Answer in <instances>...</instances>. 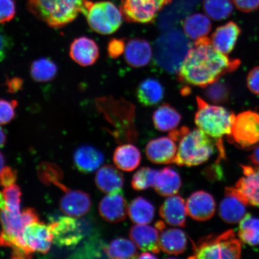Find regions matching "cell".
Masks as SVG:
<instances>
[{"instance_id":"6da1fadb","label":"cell","mask_w":259,"mask_h":259,"mask_svg":"<svg viewBox=\"0 0 259 259\" xmlns=\"http://www.w3.org/2000/svg\"><path fill=\"white\" fill-rule=\"evenodd\" d=\"M240 63L220 53L210 38L203 37L191 48L178 72V79L190 85L207 87L224 74L234 72Z\"/></svg>"},{"instance_id":"7a4b0ae2","label":"cell","mask_w":259,"mask_h":259,"mask_svg":"<svg viewBox=\"0 0 259 259\" xmlns=\"http://www.w3.org/2000/svg\"><path fill=\"white\" fill-rule=\"evenodd\" d=\"M89 0H28L35 18L53 28L64 27L83 14Z\"/></svg>"},{"instance_id":"3957f363","label":"cell","mask_w":259,"mask_h":259,"mask_svg":"<svg viewBox=\"0 0 259 259\" xmlns=\"http://www.w3.org/2000/svg\"><path fill=\"white\" fill-rule=\"evenodd\" d=\"M192 47L183 32L178 30L167 31L155 42V61L166 72L176 73Z\"/></svg>"},{"instance_id":"277c9868","label":"cell","mask_w":259,"mask_h":259,"mask_svg":"<svg viewBox=\"0 0 259 259\" xmlns=\"http://www.w3.org/2000/svg\"><path fill=\"white\" fill-rule=\"evenodd\" d=\"M197 111L194 121L197 127L216 141L219 150H223L222 139L231 134L236 115L222 106L212 105L197 97Z\"/></svg>"},{"instance_id":"5b68a950","label":"cell","mask_w":259,"mask_h":259,"mask_svg":"<svg viewBox=\"0 0 259 259\" xmlns=\"http://www.w3.org/2000/svg\"><path fill=\"white\" fill-rule=\"evenodd\" d=\"M211 138L199 128H188L180 139L173 163L180 166H194L208 161L214 152Z\"/></svg>"},{"instance_id":"8992f818","label":"cell","mask_w":259,"mask_h":259,"mask_svg":"<svg viewBox=\"0 0 259 259\" xmlns=\"http://www.w3.org/2000/svg\"><path fill=\"white\" fill-rule=\"evenodd\" d=\"M193 258H232L241 257V241L233 230L217 235H210L193 243Z\"/></svg>"},{"instance_id":"52a82bcc","label":"cell","mask_w":259,"mask_h":259,"mask_svg":"<svg viewBox=\"0 0 259 259\" xmlns=\"http://www.w3.org/2000/svg\"><path fill=\"white\" fill-rule=\"evenodd\" d=\"M83 14L94 31L100 34L109 35L117 31L121 27L123 15L113 3L89 1Z\"/></svg>"},{"instance_id":"ba28073f","label":"cell","mask_w":259,"mask_h":259,"mask_svg":"<svg viewBox=\"0 0 259 259\" xmlns=\"http://www.w3.org/2000/svg\"><path fill=\"white\" fill-rule=\"evenodd\" d=\"M230 142L241 148H248L259 142V114L250 111L243 112L235 116Z\"/></svg>"},{"instance_id":"9c48e42d","label":"cell","mask_w":259,"mask_h":259,"mask_svg":"<svg viewBox=\"0 0 259 259\" xmlns=\"http://www.w3.org/2000/svg\"><path fill=\"white\" fill-rule=\"evenodd\" d=\"M172 0H121L123 18L128 22L149 24L154 21L158 13Z\"/></svg>"},{"instance_id":"30bf717a","label":"cell","mask_w":259,"mask_h":259,"mask_svg":"<svg viewBox=\"0 0 259 259\" xmlns=\"http://www.w3.org/2000/svg\"><path fill=\"white\" fill-rule=\"evenodd\" d=\"M50 225L53 242L59 247H73L83 238V231L75 218L62 217Z\"/></svg>"},{"instance_id":"8fae6325","label":"cell","mask_w":259,"mask_h":259,"mask_svg":"<svg viewBox=\"0 0 259 259\" xmlns=\"http://www.w3.org/2000/svg\"><path fill=\"white\" fill-rule=\"evenodd\" d=\"M22 236L25 244L33 252L47 253L50 251L53 242L51 225H47L40 222L26 226Z\"/></svg>"},{"instance_id":"7c38bea8","label":"cell","mask_w":259,"mask_h":259,"mask_svg":"<svg viewBox=\"0 0 259 259\" xmlns=\"http://www.w3.org/2000/svg\"><path fill=\"white\" fill-rule=\"evenodd\" d=\"M244 177L234 187L235 192L247 205L259 207V169L242 166Z\"/></svg>"},{"instance_id":"4fadbf2b","label":"cell","mask_w":259,"mask_h":259,"mask_svg":"<svg viewBox=\"0 0 259 259\" xmlns=\"http://www.w3.org/2000/svg\"><path fill=\"white\" fill-rule=\"evenodd\" d=\"M186 203L187 214L196 221H206L214 215L215 201L208 192L197 191L191 194Z\"/></svg>"},{"instance_id":"5bb4252c","label":"cell","mask_w":259,"mask_h":259,"mask_svg":"<svg viewBox=\"0 0 259 259\" xmlns=\"http://www.w3.org/2000/svg\"><path fill=\"white\" fill-rule=\"evenodd\" d=\"M39 222L38 213L33 208H27L20 213L0 210V223L2 231L10 235L22 236L26 226Z\"/></svg>"},{"instance_id":"9a60e30c","label":"cell","mask_w":259,"mask_h":259,"mask_svg":"<svg viewBox=\"0 0 259 259\" xmlns=\"http://www.w3.org/2000/svg\"><path fill=\"white\" fill-rule=\"evenodd\" d=\"M60 201V208L65 215L80 218L90 211L92 200L88 194L80 190L65 191Z\"/></svg>"},{"instance_id":"2e32d148","label":"cell","mask_w":259,"mask_h":259,"mask_svg":"<svg viewBox=\"0 0 259 259\" xmlns=\"http://www.w3.org/2000/svg\"><path fill=\"white\" fill-rule=\"evenodd\" d=\"M69 56L80 66H92L99 57V49L95 40L88 37L75 38L71 44Z\"/></svg>"},{"instance_id":"e0dca14e","label":"cell","mask_w":259,"mask_h":259,"mask_svg":"<svg viewBox=\"0 0 259 259\" xmlns=\"http://www.w3.org/2000/svg\"><path fill=\"white\" fill-rule=\"evenodd\" d=\"M176 142L170 137H161L148 142L145 153L148 160L158 164L173 163L177 153Z\"/></svg>"},{"instance_id":"ac0fdd59","label":"cell","mask_w":259,"mask_h":259,"mask_svg":"<svg viewBox=\"0 0 259 259\" xmlns=\"http://www.w3.org/2000/svg\"><path fill=\"white\" fill-rule=\"evenodd\" d=\"M127 203L120 193L108 194L100 202L99 211L106 221L116 223L124 221L128 213Z\"/></svg>"},{"instance_id":"d6986e66","label":"cell","mask_w":259,"mask_h":259,"mask_svg":"<svg viewBox=\"0 0 259 259\" xmlns=\"http://www.w3.org/2000/svg\"><path fill=\"white\" fill-rule=\"evenodd\" d=\"M247 206L235 193L233 187H226L225 196L219 206L220 218L230 224L237 223L245 216Z\"/></svg>"},{"instance_id":"ffe728a7","label":"cell","mask_w":259,"mask_h":259,"mask_svg":"<svg viewBox=\"0 0 259 259\" xmlns=\"http://www.w3.org/2000/svg\"><path fill=\"white\" fill-rule=\"evenodd\" d=\"M129 235L141 251L155 254L160 252V235L156 228L147 225H137L132 227Z\"/></svg>"},{"instance_id":"44dd1931","label":"cell","mask_w":259,"mask_h":259,"mask_svg":"<svg viewBox=\"0 0 259 259\" xmlns=\"http://www.w3.org/2000/svg\"><path fill=\"white\" fill-rule=\"evenodd\" d=\"M160 215L167 224L176 227L186 226L187 215L186 203L182 197H168L160 206Z\"/></svg>"},{"instance_id":"7402d4cb","label":"cell","mask_w":259,"mask_h":259,"mask_svg":"<svg viewBox=\"0 0 259 259\" xmlns=\"http://www.w3.org/2000/svg\"><path fill=\"white\" fill-rule=\"evenodd\" d=\"M95 183L97 188L103 193L108 194L118 193L121 192L124 179L117 168L112 165L106 164L97 170Z\"/></svg>"},{"instance_id":"603a6c76","label":"cell","mask_w":259,"mask_h":259,"mask_svg":"<svg viewBox=\"0 0 259 259\" xmlns=\"http://www.w3.org/2000/svg\"><path fill=\"white\" fill-rule=\"evenodd\" d=\"M240 33L241 30L238 25L231 21L217 28L210 40L217 50L227 55L234 50Z\"/></svg>"},{"instance_id":"cb8c5ba5","label":"cell","mask_w":259,"mask_h":259,"mask_svg":"<svg viewBox=\"0 0 259 259\" xmlns=\"http://www.w3.org/2000/svg\"><path fill=\"white\" fill-rule=\"evenodd\" d=\"M152 48L147 40L141 38L130 40L125 45L124 57L126 62L133 67H142L150 62Z\"/></svg>"},{"instance_id":"d4e9b609","label":"cell","mask_w":259,"mask_h":259,"mask_svg":"<svg viewBox=\"0 0 259 259\" xmlns=\"http://www.w3.org/2000/svg\"><path fill=\"white\" fill-rule=\"evenodd\" d=\"M74 163L81 172L89 174L98 169L104 161L102 152L90 145H83L73 155Z\"/></svg>"},{"instance_id":"484cf974","label":"cell","mask_w":259,"mask_h":259,"mask_svg":"<svg viewBox=\"0 0 259 259\" xmlns=\"http://www.w3.org/2000/svg\"><path fill=\"white\" fill-rule=\"evenodd\" d=\"M182 186L179 174L171 167L157 171L155 178L154 189L159 195L169 197L176 195Z\"/></svg>"},{"instance_id":"4316f807","label":"cell","mask_w":259,"mask_h":259,"mask_svg":"<svg viewBox=\"0 0 259 259\" xmlns=\"http://www.w3.org/2000/svg\"><path fill=\"white\" fill-rule=\"evenodd\" d=\"M159 245L161 250L168 254H182L186 250L187 236L180 229L166 228L161 231Z\"/></svg>"},{"instance_id":"83f0119b","label":"cell","mask_w":259,"mask_h":259,"mask_svg":"<svg viewBox=\"0 0 259 259\" xmlns=\"http://www.w3.org/2000/svg\"><path fill=\"white\" fill-rule=\"evenodd\" d=\"M113 160L118 169L131 171L137 169L140 164L141 152L134 145L122 144L115 149Z\"/></svg>"},{"instance_id":"f1b7e54d","label":"cell","mask_w":259,"mask_h":259,"mask_svg":"<svg viewBox=\"0 0 259 259\" xmlns=\"http://www.w3.org/2000/svg\"><path fill=\"white\" fill-rule=\"evenodd\" d=\"M137 98L141 104L152 106L158 104L164 95L163 86L157 79L148 78L139 84L137 91Z\"/></svg>"},{"instance_id":"f546056e","label":"cell","mask_w":259,"mask_h":259,"mask_svg":"<svg viewBox=\"0 0 259 259\" xmlns=\"http://www.w3.org/2000/svg\"><path fill=\"white\" fill-rule=\"evenodd\" d=\"M184 33L190 39L197 40L206 37L212 24L208 16L201 14H194L188 16L183 22Z\"/></svg>"},{"instance_id":"4dcf8cb0","label":"cell","mask_w":259,"mask_h":259,"mask_svg":"<svg viewBox=\"0 0 259 259\" xmlns=\"http://www.w3.org/2000/svg\"><path fill=\"white\" fill-rule=\"evenodd\" d=\"M181 119L180 113L168 104L160 106L155 110L153 116L155 127L161 132L173 131L179 125Z\"/></svg>"},{"instance_id":"1f68e13d","label":"cell","mask_w":259,"mask_h":259,"mask_svg":"<svg viewBox=\"0 0 259 259\" xmlns=\"http://www.w3.org/2000/svg\"><path fill=\"white\" fill-rule=\"evenodd\" d=\"M128 214L135 224L147 225L154 218V206L149 200L139 196L130 204Z\"/></svg>"},{"instance_id":"d6a6232c","label":"cell","mask_w":259,"mask_h":259,"mask_svg":"<svg viewBox=\"0 0 259 259\" xmlns=\"http://www.w3.org/2000/svg\"><path fill=\"white\" fill-rule=\"evenodd\" d=\"M103 252L109 258L114 259L135 258L138 257L137 246L129 239L119 238L109 245H105Z\"/></svg>"},{"instance_id":"836d02e7","label":"cell","mask_w":259,"mask_h":259,"mask_svg":"<svg viewBox=\"0 0 259 259\" xmlns=\"http://www.w3.org/2000/svg\"><path fill=\"white\" fill-rule=\"evenodd\" d=\"M30 72L32 79L35 82H47L56 77L58 67L50 58H40L31 63Z\"/></svg>"},{"instance_id":"e575fe53","label":"cell","mask_w":259,"mask_h":259,"mask_svg":"<svg viewBox=\"0 0 259 259\" xmlns=\"http://www.w3.org/2000/svg\"><path fill=\"white\" fill-rule=\"evenodd\" d=\"M238 236L241 242L249 245H259V219L247 213L239 222Z\"/></svg>"},{"instance_id":"d590c367","label":"cell","mask_w":259,"mask_h":259,"mask_svg":"<svg viewBox=\"0 0 259 259\" xmlns=\"http://www.w3.org/2000/svg\"><path fill=\"white\" fill-rule=\"evenodd\" d=\"M203 9L210 18L222 21L231 16L234 8L232 0H204Z\"/></svg>"},{"instance_id":"8d00e7d4","label":"cell","mask_w":259,"mask_h":259,"mask_svg":"<svg viewBox=\"0 0 259 259\" xmlns=\"http://www.w3.org/2000/svg\"><path fill=\"white\" fill-rule=\"evenodd\" d=\"M157 171L158 170L151 169L148 167H141L133 177L132 187L137 191L145 190L149 188H153Z\"/></svg>"},{"instance_id":"74e56055","label":"cell","mask_w":259,"mask_h":259,"mask_svg":"<svg viewBox=\"0 0 259 259\" xmlns=\"http://www.w3.org/2000/svg\"><path fill=\"white\" fill-rule=\"evenodd\" d=\"M3 192L7 203V210L15 213H20L22 196L20 188L14 184V185L5 187Z\"/></svg>"},{"instance_id":"f35d334b","label":"cell","mask_w":259,"mask_h":259,"mask_svg":"<svg viewBox=\"0 0 259 259\" xmlns=\"http://www.w3.org/2000/svg\"><path fill=\"white\" fill-rule=\"evenodd\" d=\"M207 87L206 96L210 102L220 103L228 99V89L224 83L218 80Z\"/></svg>"},{"instance_id":"ab89813d","label":"cell","mask_w":259,"mask_h":259,"mask_svg":"<svg viewBox=\"0 0 259 259\" xmlns=\"http://www.w3.org/2000/svg\"><path fill=\"white\" fill-rule=\"evenodd\" d=\"M17 100L0 99V125L11 122L16 116Z\"/></svg>"},{"instance_id":"60d3db41","label":"cell","mask_w":259,"mask_h":259,"mask_svg":"<svg viewBox=\"0 0 259 259\" xmlns=\"http://www.w3.org/2000/svg\"><path fill=\"white\" fill-rule=\"evenodd\" d=\"M16 11L14 0H0V24L11 21L15 18Z\"/></svg>"},{"instance_id":"b9f144b4","label":"cell","mask_w":259,"mask_h":259,"mask_svg":"<svg viewBox=\"0 0 259 259\" xmlns=\"http://www.w3.org/2000/svg\"><path fill=\"white\" fill-rule=\"evenodd\" d=\"M17 178V171L11 167L5 166L0 172V185L4 188L14 185Z\"/></svg>"},{"instance_id":"7bdbcfd3","label":"cell","mask_w":259,"mask_h":259,"mask_svg":"<svg viewBox=\"0 0 259 259\" xmlns=\"http://www.w3.org/2000/svg\"><path fill=\"white\" fill-rule=\"evenodd\" d=\"M14 47V41L8 34L0 30V62L8 57Z\"/></svg>"},{"instance_id":"ee69618b","label":"cell","mask_w":259,"mask_h":259,"mask_svg":"<svg viewBox=\"0 0 259 259\" xmlns=\"http://www.w3.org/2000/svg\"><path fill=\"white\" fill-rule=\"evenodd\" d=\"M125 45L124 40L113 38L109 41L107 49L109 56L112 58H118L124 53Z\"/></svg>"},{"instance_id":"f6af8a7d","label":"cell","mask_w":259,"mask_h":259,"mask_svg":"<svg viewBox=\"0 0 259 259\" xmlns=\"http://www.w3.org/2000/svg\"><path fill=\"white\" fill-rule=\"evenodd\" d=\"M247 86L252 93L259 95V66L250 71L247 76Z\"/></svg>"},{"instance_id":"bcb514c9","label":"cell","mask_w":259,"mask_h":259,"mask_svg":"<svg viewBox=\"0 0 259 259\" xmlns=\"http://www.w3.org/2000/svg\"><path fill=\"white\" fill-rule=\"evenodd\" d=\"M236 8L244 12H251L259 8V0H233Z\"/></svg>"},{"instance_id":"7dc6e473","label":"cell","mask_w":259,"mask_h":259,"mask_svg":"<svg viewBox=\"0 0 259 259\" xmlns=\"http://www.w3.org/2000/svg\"><path fill=\"white\" fill-rule=\"evenodd\" d=\"M8 92L12 93H15L22 89L23 86V80L19 77H13L7 81Z\"/></svg>"},{"instance_id":"c3c4849f","label":"cell","mask_w":259,"mask_h":259,"mask_svg":"<svg viewBox=\"0 0 259 259\" xmlns=\"http://www.w3.org/2000/svg\"><path fill=\"white\" fill-rule=\"evenodd\" d=\"M250 160L255 167L259 169V147L255 148L253 153L251 155Z\"/></svg>"},{"instance_id":"681fc988","label":"cell","mask_w":259,"mask_h":259,"mask_svg":"<svg viewBox=\"0 0 259 259\" xmlns=\"http://www.w3.org/2000/svg\"><path fill=\"white\" fill-rule=\"evenodd\" d=\"M7 141V134L5 130L0 127V148L4 147Z\"/></svg>"},{"instance_id":"f907efd6","label":"cell","mask_w":259,"mask_h":259,"mask_svg":"<svg viewBox=\"0 0 259 259\" xmlns=\"http://www.w3.org/2000/svg\"><path fill=\"white\" fill-rule=\"evenodd\" d=\"M8 206L6 203L5 197L3 192H0V210H7Z\"/></svg>"},{"instance_id":"816d5d0a","label":"cell","mask_w":259,"mask_h":259,"mask_svg":"<svg viewBox=\"0 0 259 259\" xmlns=\"http://www.w3.org/2000/svg\"><path fill=\"white\" fill-rule=\"evenodd\" d=\"M139 258H157V257L155 256L153 253L150 252H144L140 255H139Z\"/></svg>"},{"instance_id":"f5cc1de1","label":"cell","mask_w":259,"mask_h":259,"mask_svg":"<svg viewBox=\"0 0 259 259\" xmlns=\"http://www.w3.org/2000/svg\"><path fill=\"white\" fill-rule=\"evenodd\" d=\"M155 228L158 230V231H161L163 230L166 228V226H165L164 223L163 222L159 221L156 223L155 224Z\"/></svg>"},{"instance_id":"db71d44e","label":"cell","mask_w":259,"mask_h":259,"mask_svg":"<svg viewBox=\"0 0 259 259\" xmlns=\"http://www.w3.org/2000/svg\"><path fill=\"white\" fill-rule=\"evenodd\" d=\"M5 159L4 155L2 153H0V172L5 167Z\"/></svg>"}]
</instances>
